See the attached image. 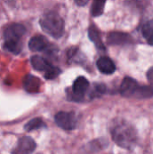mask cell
I'll return each mask as SVG.
<instances>
[{
	"instance_id": "cell-2",
	"label": "cell",
	"mask_w": 153,
	"mask_h": 154,
	"mask_svg": "<svg viewBox=\"0 0 153 154\" xmlns=\"http://www.w3.org/2000/svg\"><path fill=\"white\" fill-rule=\"evenodd\" d=\"M41 29L55 39L60 38L65 32V23L62 17L56 12L50 11L43 14L40 19Z\"/></svg>"
},
{
	"instance_id": "cell-8",
	"label": "cell",
	"mask_w": 153,
	"mask_h": 154,
	"mask_svg": "<svg viewBox=\"0 0 153 154\" xmlns=\"http://www.w3.org/2000/svg\"><path fill=\"white\" fill-rule=\"evenodd\" d=\"M36 149L35 142L28 136H24L21 138L18 142L17 149L15 150V153H32Z\"/></svg>"
},
{
	"instance_id": "cell-11",
	"label": "cell",
	"mask_w": 153,
	"mask_h": 154,
	"mask_svg": "<svg viewBox=\"0 0 153 154\" xmlns=\"http://www.w3.org/2000/svg\"><path fill=\"white\" fill-rule=\"evenodd\" d=\"M40 85H41L40 79L32 75H28L23 82L24 88L29 92H37L40 88Z\"/></svg>"
},
{
	"instance_id": "cell-6",
	"label": "cell",
	"mask_w": 153,
	"mask_h": 154,
	"mask_svg": "<svg viewBox=\"0 0 153 154\" xmlns=\"http://www.w3.org/2000/svg\"><path fill=\"white\" fill-rule=\"evenodd\" d=\"M139 87V84L135 79L130 77H126L122 81L120 87V93L123 97H134V94Z\"/></svg>"
},
{
	"instance_id": "cell-19",
	"label": "cell",
	"mask_w": 153,
	"mask_h": 154,
	"mask_svg": "<svg viewBox=\"0 0 153 154\" xmlns=\"http://www.w3.org/2000/svg\"><path fill=\"white\" fill-rule=\"evenodd\" d=\"M44 72H45L44 73L45 79H56L60 75V70L59 69V68L50 65Z\"/></svg>"
},
{
	"instance_id": "cell-18",
	"label": "cell",
	"mask_w": 153,
	"mask_h": 154,
	"mask_svg": "<svg viewBox=\"0 0 153 154\" xmlns=\"http://www.w3.org/2000/svg\"><path fill=\"white\" fill-rule=\"evenodd\" d=\"M43 127H45V123L41 118H33L32 120L29 121L25 125L24 129L27 132H31V131L41 129V128H43Z\"/></svg>"
},
{
	"instance_id": "cell-22",
	"label": "cell",
	"mask_w": 153,
	"mask_h": 154,
	"mask_svg": "<svg viewBox=\"0 0 153 154\" xmlns=\"http://www.w3.org/2000/svg\"><path fill=\"white\" fill-rule=\"evenodd\" d=\"M88 1H89V0H75L76 4H77L78 5H79V6H84V5H86L87 4Z\"/></svg>"
},
{
	"instance_id": "cell-13",
	"label": "cell",
	"mask_w": 153,
	"mask_h": 154,
	"mask_svg": "<svg viewBox=\"0 0 153 154\" xmlns=\"http://www.w3.org/2000/svg\"><path fill=\"white\" fill-rule=\"evenodd\" d=\"M31 63L32 67L39 71H45L51 64L41 56H32L31 59Z\"/></svg>"
},
{
	"instance_id": "cell-3",
	"label": "cell",
	"mask_w": 153,
	"mask_h": 154,
	"mask_svg": "<svg viewBox=\"0 0 153 154\" xmlns=\"http://www.w3.org/2000/svg\"><path fill=\"white\" fill-rule=\"evenodd\" d=\"M55 123L61 129L71 131L77 127L78 118L73 112H59L55 116Z\"/></svg>"
},
{
	"instance_id": "cell-4",
	"label": "cell",
	"mask_w": 153,
	"mask_h": 154,
	"mask_svg": "<svg viewBox=\"0 0 153 154\" xmlns=\"http://www.w3.org/2000/svg\"><path fill=\"white\" fill-rule=\"evenodd\" d=\"M89 88V82L85 77L78 78L72 86V95L74 96V100H80L87 93Z\"/></svg>"
},
{
	"instance_id": "cell-20",
	"label": "cell",
	"mask_w": 153,
	"mask_h": 154,
	"mask_svg": "<svg viewBox=\"0 0 153 154\" xmlns=\"http://www.w3.org/2000/svg\"><path fill=\"white\" fill-rule=\"evenodd\" d=\"M106 91V87L104 84H96L94 85V88L92 89L90 96L91 97H97L105 94Z\"/></svg>"
},
{
	"instance_id": "cell-5",
	"label": "cell",
	"mask_w": 153,
	"mask_h": 154,
	"mask_svg": "<svg viewBox=\"0 0 153 154\" xmlns=\"http://www.w3.org/2000/svg\"><path fill=\"white\" fill-rule=\"evenodd\" d=\"M133 42L130 34L122 32H112L107 35V43L110 45H126Z\"/></svg>"
},
{
	"instance_id": "cell-1",
	"label": "cell",
	"mask_w": 153,
	"mask_h": 154,
	"mask_svg": "<svg viewBox=\"0 0 153 154\" xmlns=\"http://www.w3.org/2000/svg\"><path fill=\"white\" fill-rule=\"evenodd\" d=\"M111 134L114 142L124 149L132 150L138 142V134L135 127L125 122L115 125L112 129Z\"/></svg>"
},
{
	"instance_id": "cell-15",
	"label": "cell",
	"mask_w": 153,
	"mask_h": 154,
	"mask_svg": "<svg viewBox=\"0 0 153 154\" xmlns=\"http://www.w3.org/2000/svg\"><path fill=\"white\" fill-rule=\"evenodd\" d=\"M88 36L90 38V40L94 42V44L96 45V47L98 50H106V47L104 46V43L101 40V37L99 35V32L97 31V29L95 26H91L88 30Z\"/></svg>"
},
{
	"instance_id": "cell-14",
	"label": "cell",
	"mask_w": 153,
	"mask_h": 154,
	"mask_svg": "<svg viewBox=\"0 0 153 154\" xmlns=\"http://www.w3.org/2000/svg\"><path fill=\"white\" fill-rule=\"evenodd\" d=\"M142 34L146 42L153 46V19L146 22L142 28Z\"/></svg>"
},
{
	"instance_id": "cell-17",
	"label": "cell",
	"mask_w": 153,
	"mask_h": 154,
	"mask_svg": "<svg viewBox=\"0 0 153 154\" xmlns=\"http://www.w3.org/2000/svg\"><path fill=\"white\" fill-rule=\"evenodd\" d=\"M106 1V0H93V4L91 6V13L93 16L96 17L103 14Z\"/></svg>"
},
{
	"instance_id": "cell-21",
	"label": "cell",
	"mask_w": 153,
	"mask_h": 154,
	"mask_svg": "<svg viewBox=\"0 0 153 154\" xmlns=\"http://www.w3.org/2000/svg\"><path fill=\"white\" fill-rule=\"evenodd\" d=\"M147 79L149 82L153 85V67H151L148 71H147Z\"/></svg>"
},
{
	"instance_id": "cell-16",
	"label": "cell",
	"mask_w": 153,
	"mask_h": 154,
	"mask_svg": "<svg viewBox=\"0 0 153 154\" xmlns=\"http://www.w3.org/2000/svg\"><path fill=\"white\" fill-rule=\"evenodd\" d=\"M153 97V87L151 86H140L138 87L134 97L136 98H151Z\"/></svg>"
},
{
	"instance_id": "cell-9",
	"label": "cell",
	"mask_w": 153,
	"mask_h": 154,
	"mask_svg": "<svg viewBox=\"0 0 153 154\" xmlns=\"http://www.w3.org/2000/svg\"><path fill=\"white\" fill-rule=\"evenodd\" d=\"M96 66H97V69H99V71L106 75H111L116 69V67H115V64L114 63V61L110 58L106 57V56L98 59V60L96 62Z\"/></svg>"
},
{
	"instance_id": "cell-12",
	"label": "cell",
	"mask_w": 153,
	"mask_h": 154,
	"mask_svg": "<svg viewBox=\"0 0 153 154\" xmlns=\"http://www.w3.org/2000/svg\"><path fill=\"white\" fill-rule=\"evenodd\" d=\"M4 48L9 52H12L14 54H19L22 51L23 43L21 40H5L4 43Z\"/></svg>"
},
{
	"instance_id": "cell-7",
	"label": "cell",
	"mask_w": 153,
	"mask_h": 154,
	"mask_svg": "<svg viewBox=\"0 0 153 154\" xmlns=\"http://www.w3.org/2000/svg\"><path fill=\"white\" fill-rule=\"evenodd\" d=\"M26 32L25 27L21 23H12L6 27L4 32L5 40H21Z\"/></svg>"
},
{
	"instance_id": "cell-10",
	"label": "cell",
	"mask_w": 153,
	"mask_h": 154,
	"mask_svg": "<svg viewBox=\"0 0 153 154\" xmlns=\"http://www.w3.org/2000/svg\"><path fill=\"white\" fill-rule=\"evenodd\" d=\"M29 49L32 51H41L45 50L48 45V40L42 35H35L29 42Z\"/></svg>"
}]
</instances>
